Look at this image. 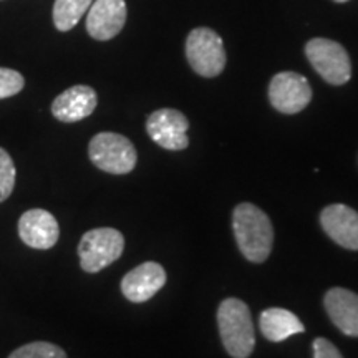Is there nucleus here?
Segmentation results:
<instances>
[{"mask_svg": "<svg viewBox=\"0 0 358 358\" xmlns=\"http://www.w3.org/2000/svg\"><path fill=\"white\" fill-rule=\"evenodd\" d=\"M232 229L237 248L254 264H262L271 256L274 245L272 222L261 208L252 203H241L232 213Z\"/></svg>", "mask_w": 358, "mask_h": 358, "instance_id": "obj_1", "label": "nucleus"}, {"mask_svg": "<svg viewBox=\"0 0 358 358\" xmlns=\"http://www.w3.org/2000/svg\"><path fill=\"white\" fill-rule=\"evenodd\" d=\"M217 327L222 345L232 358H249L256 347L252 315L241 299H224L217 308Z\"/></svg>", "mask_w": 358, "mask_h": 358, "instance_id": "obj_2", "label": "nucleus"}, {"mask_svg": "<svg viewBox=\"0 0 358 358\" xmlns=\"http://www.w3.org/2000/svg\"><path fill=\"white\" fill-rule=\"evenodd\" d=\"M90 161L101 171L128 174L136 166L138 155L133 143L118 133H98L88 145Z\"/></svg>", "mask_w": 358, "mask_h": 358, "instance_id": "obj_3", "label": "nucleus"}, {"mask_svg": "<svg viewBox=\"0 0 358 358\" xmlns=\"http://www.w3.org/2000/svg\"><path fill=\"white\" fill-rule=\"evenodd\" d=\"M124 237L113 227H96L85 232L78 244L80 266L88 274H96L122 257Z\"/></svg>", "mask_w": 358, "mask_h": 358, "instance_id": "obj_4", "label": "nucleus"}, {"mask_svg": "<svg viewBox=\"0 0 358 358\" xmlns=\"http://www.w3.org/2000/svg\"><path fill=\"white\" fill-rule=\"evenodd\" d=\"M186 58L192 70L204 78L221 75L227 60L222 38L208 27H198L187 35Z\"/></svg>", "mask_w": 358, "mask_h": 358, "instance_id": "obj_5", "label": "nucleus"}, {"mask_svg": "<svg viewBox=\"0 0 358 358\" xmlns=\"http://www.w3.org/2000/svg\"><path fill=\"white\" fill-rule=\"evenodd\" d=\"M306 55L313 70L327 83L345 85L352 78V62L345 48L329 38H312L306 45Z\"/></svg>", "mask_w": 358, "mask_h": 358, "instance_id": "obj_6", "label": "nucleus"}, {"mask_svg": "<svg viewBox=\"0 0 358 358\" xmlns=\"http://www.w3.org/2000/svg\"><path fill=\"white\" fill-rule=\"evenodd\" d=\"M268 100L280 113H301L312 101V88L308 85V80L301 73L280 71L268 85Z\"/></svg>", "mask_w": 358, "mask_h": 358, "instance_id": "obj_7", "label": "nucleus"}, {"mask_svg": "<svg viewBox=\"0 0 358 358\" xmlns=\"http://www.w3.org/2000/svg\"><path fill=\"white\" fill-rule=\"evenodd\" d=\"M187 129V118L174 108L156 110L146 120V131L151 140L168 151L186 150L189 145Z\"/></svg>", "mask_w": 358, "mask_h": 358, "instance_id": "obj_8", "label": "nucleus"}, {"mask_svg": "<svg viewBox=\"0 0 358 358\" xmlns=\"http://www.w3.org/2000/svg\"><path fill=\"white\" fill-rule=\"evenodd\" d=\"M127 22L124 0H93L87 15V32L92 38L111 40L123 30Z\"/></svg>", "mask_w": 358, "mask_h": 358, "instance_id": "obj_9", "label": "nucleus"}, {"mask_svg": "<svg viewBox=\"0 0 358 358\" xmlns=\"http://www.w3.org/2000/svg\"><path fill=\"white\" fill-rule=\"evenodd\" d=\"M166 284V271L158 262H143L122 280V292L129 302L143 303L153 299Z\"/></svg>", "mask_w": 358, "mask_h": 358, "instance_id": "obj_10", "label": "nucleus"}, {"mask_svg": "<svg viewBox=\"0 0 358 358\" xmlns=\"http://www.w3.org/2000/svg\"><path fill=\"white\" fill-rule=\"evenodd\" d=\"M325 234L343 249L358 250V213L347 204H330L320 213Z\"/></svg>", "mask_w": 358, "mask_h": 358, "instance_id": "obj_11", "label": "nucleus"}, {"mask_svg": "<svg viewBox=\"0 0 358 358\" xmlns=\"http://www.w3.org/2000/svg\"><path fill=\"white\" fill-rule=\"evenodd\" d=\"M19 236L22 243L32 249L47 250L58 243L60 227L57 219L45 209H30L19 219Z\"/></svg>", "mask_w": 358, "mask_h": 358, "instance_id": "obj_12", "label": "nucleus"}, {"mask_svg": "<svg viewBox=\"0 0 358 358\" xmlns=\"http://www.w3.org/2000/svg\"><path fill=\"white\" fill-rule=\"evenodd\" d=\"M96 92L87 85H75L60 93L52 103V113L62 123H77L95 111Z\"/></svg>", "mask_w": 358, "mask_h": 358, "instance_id": "obj_13", "label": "nucleus"}, {"mask_svg": "<svg viewBox=\"0 0 358 358\" xmlns=\"http://www.w3.org/2000/svg\"><path fill=\"white\" fill-rule=\"evenodd\" d=\"M325 310L334 325L347 337H358V295L343 287H334L324 297Z\"/></svg>", "mask_w": 358, "mask_h": 358, "instance_id": "obj_14", "label": "nucleus"}, {"mask_svg": "<svg viewBox=\"0 0 358 358\" xmlns=\"http://www.w3.org/2000/svg\"><path fill=\"white\" fill-rule=\"evenodd\" d=\"M261 332L268 342H284L289 337L306 332V327L295 313L287 308L271 307L266 308L259 317Z\"/></svg>", "mask_w": 358, "mask_h": 358, "instance_id": "obj_15", "label": "nucleus"}, {"mask_svg": "<svg viewBox=\"0 0 358 358\" xmlns=\"http://www.w3.org/2000/svg\"><path fill=\"white\" fill-rule=\"evenodd\" d=\"M93 0H55L53 24L60 32H69L78 24L83 13L88 12Z\"/></svg>", "mask_w": 358, "mask_h": 358, "instance_id": "obj_16", "label": "nucleus"}, {"mask_svg": "<svg viewBox=\"0 0 358 358\" xmlns=\"http://www.w3.org/2000/svg\"><path fill=\"white\" fill-rule=\"evenodd\" d=\"M8 358H66V353L55 343L32 342L13 350Z\"/></svg>", "mask_w": 358, "mask_h": 358, "instance_id": "obj_17", "label": "nucleus"}, {"mask_svg": "<svg viewBox=\"0 0 358 358\" xmlns=\"http://www.w3.org/2000/svg\"><path fill=\"white\" fill-rule=\"evenodd\" d=\"M15 174L12 156L3 148H0V203H3L12 194L15 186Z\"/></svg>", "mask_w": 358, "mask_h": 358, "instance_id": "obj_18", "label": "nucleus"}, {"mask_svg": "<svg viewBox=\"0 0 358 358\" xmlns=\"http://www.w3.org/2000/svg\"><path fill=\"white\" fill-rule=\"evenodd\" d=\"M25 80L17 70L0 66V100L10 98L24 90Z\"/></svg>", "mask_w": 358, "mask_h": 358, "instance_id": "obj_19", "label": "nucleus"}, {"mask_svg": "<svg viewBox=\"0 0 358 358\" xmlns=\"http://www.w3.org/2000/svg\"><path fill=\"white\" fill-rule=\"evenodd\" d=\"M313 358H343L338 348L327 338H315L313 340Z\"/></svg>", "mask_w": 358, "mask_h": 358, "instance_id": "obj_20", "label": "nucleus"}, {"mask_svg": "<svg viewBox=\"0 0 358 358\" xmlns=\"http://www.w3.org/2000/svg\"><path fill=\"white\" fill-rule=\"evenodd\" d=\"M334 2H337V3H345V2H348V0H334Z\"/></svg>", "mask_w": 358, "mask_h": 358, "instance_id": "obj_21", "label": "nucleus"}]
</instances>
